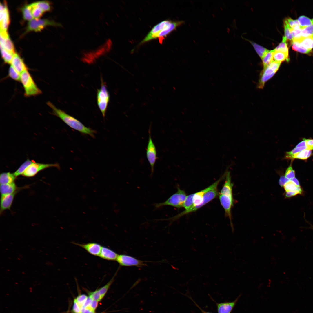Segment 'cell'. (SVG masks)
Instances as JSON below:
<instances>
[{"label": "cell", "instance_id": "cell-1", "mask_svg": "<svg viewBox=\"0 0 313 313\" xmlns=\"http://www.w3.org/2000/svg\"><path fill=\"white\" fill-rule=\"evenodd\" d=\"M47 104L52 109L53 115L60 118L70 127L82 134L89 135L93 138L94 137V134L96 133L95 130L85 126L75 118L57 108L50 102H48Z\"/></svg>", "mask_w": 313, "mask_h": 313}, {"label": "cell", "instance_id": "cell-2", "mask_svg": "<svg viewBox=\"0 0 313 313\" xmlns=\"http://www.w3.org/2000/svg\"><path fill=\"white\" fill-rule=\"evenodd\" d=\"M182 21L164 20L155 26L141 41L140 44L159 38L163 39L183 23Z\"/></svg>", "mask_w": 313, "mask_h": 313}, {"label": "cell", "instance_id": "cell-3", "mask_svg": "<svg viewBox=\"0 0 313 313\" xmlns=\"http://www.w3.org/2000/svg\"><path fill=\"white\" fill-rule=\"evenodd\" d=\"M20 81L24 88L26 97L34 96L41 93V90L37 86L28 70L21 73Z\"/></svg>", "mask_w": 313, "mask_h": 313}, {"label": "cell", "instance_id": "cell-4", "mask_svg": "<svg viewBox=\"0 0 313 313\" xmlns=\"http://www.w3.org/2000/svg\"><path fill=\"white\" fill-rule=\"evenodd\" d=\"M110 99V95L106 83L101 77V86L97 90V100L98 106L104 117H105Z\"/></svg>", "mask_w": 313, "mask_h": 313}, {"label": "cell", "instance_id": "cell-5", "mask_svg": "<svg viewBox=\"0 0 313 313\" xmlns=\"http://www.w3.org/2000/svg\"><path fill=\"white\" fill-rule=\"evenodd\" d=\"M281 63L273 61L267 67L263 68L260 74L258 85L259 89L263 88L265 83L271 78L278 70Z\"/></svg>", "mask_w": 313, "mask_h": 313}, {"label": "cell", "instance_id": "cell-6", "mask_svg": "<svg viewBox=\"0 0 313 313\" xmlns=\"http://www.w3.org/2000/svg\"><path fill=\"white\" fill-rule=\"evenodd\" d=\"M50 25L61 26V24L47 19L33 18L29 21L26 32L31 31H39L46 26Z\"/></svg>", "mask_w": 313, "mask_h": 313}, {"label": "cell", "instance_id": "cell-7", "mask_svg": "<svg viewBox=\"0 0 313 313\" xmlns=\"http://www.w3.org/2000/svg\"><path fill=\"white\" fill-rule=\"evenodd\" d=\"M148 132L149 139L146 149V154L151 167V175H152L154 172V165L157 157L156 146L151 137L150 128H149Z\"/></svg>", "mask_w": 313, "mask_h": 313}, {"label": "cell", "instance_id": "cell-8", "mask_svg": "<svg viewBox=\"0 0 313 313\" xmlns=\"http://www.w3.org/2000/svg\"><path fill=\"white\" fill-rule=\"evenodd\" d=\"M53 167L59 168V165L57 163H43L34 162L27 168L22 175L28 177H32L42 170Z\"/></svg>", "mask_w": 313, "mask_h": 313}, {"label": "cell", "instance_id": "cell-9", "mask_svg": "<svg viewBox=\"0 0 313 313\" xmlns=\"http://www.w3.org/2000/svg\"><path fill=\"white\" fill-rule=\"evenodd\" d=\"M116 261L122 266H135L141 267L146 265L143 261L126 254L118 255Z\"/></svg>", "mask_w": 313, "mask_h": 313}, {"label": "cell", "instance_id": "cell-10", "mask_svg": "<svg viewBox=\"0 0 313 313\" xmlns=\"http://www.w3.org/2000/svg\"><path fill=\"white\" fill-rule=\"evenodd\" d=\"M219 195L221 204L225 210V216L229 217L232 225L231 211L233 204V198L221 194Z\"/></svg>", "mask_w": 313, "mask_h": 313}, {"label": "cell", "instance_id": "cell-11", "mask_svg": "<svg viewBox=\"0 0 313 313\" xmlns=\"http://www.w3.org/2000/svg\"><path fill=\"white\" fill-rule=\"evenodd\" d=\"M73 243L84 248L88 253L95 256H99L102 248L100 244L96 243L80 244L74 242Z\"/></svg>", "mask_w": 313, "mask_h": 313}, {"label": "cell", "instance_id": "cell-12", "mask_svg": "<svg viewBox=\"0 0 313 313\" xmlns=\"http://www.w3.org/2000/svg\"><path fill=\"white\" fill-rule=\"evenodd\" d=\"M239 296H240L232 301L216 303L218 313H231L237 302Z\"/></svg>", "mask_w": 313, "mask_h": 313}, {"label": "cell", "instance_id": "cell-13", "mask_svg": "<svg viewBox=\"0 0 313 313\" xmlns=\"http://www.w3.org/2000/svg\"><path fill=\"white\" fill-rule=\"evenodd\" d=\"M17 192V191L12 193L1 195L0 204L1 213L5 210L10 208Z\"/></svg>", "mask_w": 313, "mask_h": 313}, {"label": "cell", "instance_id": "cell-14", "mask_svg": "<svg viewBox=\"0 0 313 313\" xmlns=\"http://www.w3.org/2000/svg\"><path fill=\"white\" fill-rule=\"evenodd\" d=\"M10 64L20 74L25 70H28L23 59L17 53L14 54Z\"/></svg>", "mask_w": 313, "mask_h": 313}, {"label": "cell", "instance_id": "cell-15", "mask_svg": "<svg viewBox=\"0 0 313 313\" xmlns=\"http://www.w3.org/2000/svg\"><path fill=\"white\" fill-rule=\"evenodd\" d=\"M0 30L7 31L9 23V13L6 4L5 3L4 8L0 10Z\"/></svg>", "mask_w": 313, "mask_h": 313}, {"label": "cell", "instance_id": "cell-16", "mask_svg": "<svg viewBox=\"0 0 313 313\" xmlns=\"http://www.w3.org/2000/svg\"><path fill=\"white\" fill-rule=\"evenodd\" d=\"M226 180L220 194L233 197L232 188L233 184L231 182V178L229 172L226 174Z\"/></svg>", "mask_w": 313, "mask_h": 313}, {"label": "cell", "instance_id": "cell-17", "mask_svg": "<svg viewBox=\"0 0 313 313\" xmlns=\"http://www.w3.org/2000/svg\"><path fill=\"white\" fill-rule=\"evenodd\" d=\"M118 255L112 250L105 247H102L99 256L100 257L109 261H116Z\"/></svg>", "mask_w": 313, "mask_h": 313}, {"label": "cell", "instance_id": "cell-18", "mask_svg": "<svg viewBox=\"0 0 313 313\" xmlns=\"http://www.w3.org/2000/svg\"><path fill=\"white\" fill-rule=\"evenodd\" d=\"M17 187L14 182L1 185L0 191L1 195L12 193L17 190Z\"/></svg>", "mask_w": 313, "mask_h": 313}, {"label": "cell", "instance_id": "cell-19", "mask_svg": "<svg viewBox=\"0 0 313 313\" xmlns=\"http://www.w3.org/2000/svg\"><path fill=\"white\" fill-rule=\"evenodd\" d=\"M0 47L7 51L14 54V45L9 37L6 38L0 37Z\"/></svg>", "mask_w": 313, "mask_h": 313}, {"label": "cell", "instance_id": "cell-20", "mask_svg": "<svg viewBox=\"0 0 313 313\" xmlns=\"http://www.w3.org/2000/svg\"><path fill=\"white\" fill-rule=\"evenodd\" d=\"M16 178L14 173L9 172L2 173L0 175V184H6L14 182Z\"/></svg>", "mask_w": 313, "mask_h": 313}, {"label": "cell", "instance_id": "cell-21", "mask_svg": "<svg viewBox=\"0 0 313 313\" xmlns=\"http://www.w3.org/2000/svg\"><path fill=\"white\" fill-rule=\"evenodd\" d=\"M297 41L300 46L307 49L311 50L313 48V36L302 38Z\"/></svg>", "mask_w": 313, "mask_h": 313}, {"label": "cell", "instance_id": "cell-22", "mask_svg": "<svg viewBox=\"0 0 313 313\" xmlns=\"http://www.w3.org/2000/svg\"><path fill=\"white\" fill-rule=\"evenodd\" d=\"M274 61L279 63L285 61L288 62L290 60L288 54L281 52L275 51L273 57Z\"/></svg>", "mask_w": 313, "mask_h": 313}, {"label": "cell", "instance_id": "cell-23", "mask_svg": "<svg viewBox=\"0 0 313 313\" xmlns=\"http://www.w3.org/2000/svg\"><path fill=\"white\" fill-rule=\"evenodd\" d=\"M275 51V49L270 51L269 50L262 59L263 68L267 67L273 61L274 55Z\"/></svg>", "mask_w": 313, "mask_h": 313}, {"label": "cell", "instance_id": "cell-24", "mask_svg": "<svg viewBox=\"0 0 313 313\" xmlns=\"http://www.w3.org/2000/svg\"><path fill=\"white\" fill-rule=\"evenodd\" d=\"M33 161L29 159H27L19 166L18 169L14 173L17 177L18 176L22 174L24 171L31 164L33 163Z\"/></svg>", "mask_w": 313, "mask_h": 313}, {"label": "cell", "instance_id": "cell-25", "mask_svg": "<svg viewBox=\"0 0 313 313\" xmlns=\"http://www.w3.org/2000/svg\"><path fill=\"white\" fill-rule=\"evenodd\" d=\"M250 41L253 45L257 53L261 59L263 58L266 53L269 50L253 42Z\"/></svg>", "mask_w": 313, "mask_h": 313}, {"label": "cell", "instance_id": "cell-26", "mask_svg": "<svg viewBox=\"0 0 313 313\" xmlns=\"http://www.w3.org/2000/svg\"><path fill=\"white\" fill-rule=\"evenodd\" d=\"M298 21L301 29H303L313 24L312 19L305 16H301L299 17Z\"/></svg>", "mask_w": 313, "mask_h": 313}, {"label": "cell", "instance_id": "cell-27", "mask_svg": "<svg viewBox=\"0 0 313 313\" xmlns=\"http://www.w3.org/2000/svg\"><path fill=\"white\" fill-rule=\"evenodd\" d=\"M21 10L23 18L25 20L30 21L34 18L30 4L25 5L22 8Z\"/></svg>", "mask_w": 313, "mask_h": 313}, {"label": "cell", "instance_id": "cell-28", "mask_svg": "<svg viewBox=\"0 0 313 313\" xmlns=\"http://www.w3.org/2000/svg\"><path fill=\"white\" fill-rule=\"evenodd\" d=\"M306 149L312 150H313V148L307 146L298 148L295 147L291 151L286 152L285 157L287 159H292V157L294 154Z\"/></svg>", "mask_w": 313, "mask_h": 313}, {"label": "cell", "instance_id": "cell-29", "mask_svg": "<svg viewBox=\"0 0 313 313\" xmlns=\"http://www.w3.org/2000/svg\"><path fill=\"white\" fill-rule=\"evenodd\" d=\"M312 150L306 149L294 154L292 157L293 159H298L302 160H305L310 157L312 154Z\"/></svg>", "mask_w": 313, "mask_h": 313}, {"label": "cell", "instance_id": "cell-30", "mask_svg": "<svg viewBox=\"0 0 313 313\" xmlns=\"http://www.w3.org/2000/svg\"><path fill=\"white\" fill-rule=\"evenodd\" d=\"M30 5L31 9L32 14L34 18H38L42 15L44 11L36 5L35 2L30 4Z\"/></svg>", "mask_w": 313, "mask_h": 313}, {"label": "cell", "instance_id": "cell-31", "mask_svg": "<svg viewBox=\"0 0 313 313\" xmlns=\"http://www.w3.org/2000/svg\"><path fill=\"white\" fill-rule=\"evenodd\" d=\"M1 55L5 63L10 64L14 54L0 47Z\"/></svg>", "mask_w": 313, "mask_h": 313}, {"label": "cell", "instance_id": "cell-32", "mask_svg": "<svg viewBox=\"0 0 313 313\" xmlns=\"http://www.w3.org/2000/svg\"><path fill=\"white\" fill-rule=\"evenodd\" d=\"M285 36H284L287 40L291 41L292 42L293 39V37L292 33V29L289 26L287 22L285 19L284 22Z\"/></svg>", "mask_w": 313, "mask_h": 313}, {"label": "cell", "instance_id": "cell-33", "mask_svg": "<svg viewBox=\"0 0 313 313\" xmlns=\"http://www.w3.org/2000/svg\"><path fill=\"white\" fill-rule=\"evenodd\" d=\"M291 43L292 49L295 51L304 54H308L311 51V50L307 49L300 46L297 41H293Z\"/></svg>", "mask_w": 313, "mask_h": 313}, {"label": "cell", "instance_id": "cell-34", "mask_svg": "<svg viewBox=\"0 0 313 313\" xmlns=\"http://www.w3.org/2000/svg\"><path fill=\"white\" fill-rule=\"evenodd\" d=\"M287 41L285 37L283 36L282 42L275 49V51L288 54V48L287 43Z\"/></svg>", "mask_w": 313, "mask_h": 313}, {"label": "cell", "instance_id": "cell-35", "mask_svg": "<svg viewBox=\"0 0 313 313\" xmlns=\"http://www.w3.org/2000/svg\"><path fill=\"white\" fill-rule=\"evenodd\" d=\"M9 77L13 80L20 81L21 74L10 65L8 72Z\"/></svg>", "mask_w": 313, "mask_h": 313}, {"label": "cell", "instance_id": "cell-36", "mask_svg": "<svg viewBox=\"0 0 313 313\" xmlns=\"http://www.w3.org/2000/svg\"><path fill=\"white\" fill-rule=\"evenodd\" d=\"M114 276H113L110 281L104 286L97 290L103 298L106 294L109 288L113 283L114 281Z\"/></svg>", "mask_w": 313, "mask_h": 313}, {"label": "cell", "instance_id": "cell-37", "mask_svg": "<svg viewBox=\"0 0 313 313\" xmlns=\"http://www.w3.org/2000/svg\"><path fill=\"white\" fill-rule=\"evenodd\" d=\"M194 195V194H192L187 196L183 205V207L185 209V210H188L192 208L193 207Z\"/></svg>", "mask_w": 313, "mask_h": 313}, {"label": "cell", "instance_id": "cell-38", "mask_svg": "<svg viewBox=\"0 0 313 313\" xmlns=\"http://www.w3.org/2000/svg\"><path fill=\"white\" fill-rule=\"evenodd\" d=\"M301 29V35L303 38L313 36V24Z\"/></svg>", "mask_w": 313, "mask_h": 313}, {"label": "cell", "instance_id": "cell-39", "mask_svg": "<svg viewBox=\"0 0 313 313\" xmlns=\"http://www.w3.org/2000/svg\"><path fill=\"white\" fill-rule=\"evenodd\" d=\"M36 5L40 8L43 11L49 10L50 6L49 3L46 1H42L35 2Z\"/></svg>", "mask_w": 313, "mask_h": 313}, {"label": "cell", "instance_id": "cell-40", "mask_svg": "<svg viewBox=\"0 0 313 313\" xmlns=\"http://www.w3.org/2000/svg\"><path fill=\"white\" fill-rule=\"evenodd\" d=\"M286 19L289 26L292 29L296 30L300 28L298 20H293L290 17Z\"/></svg>", "mask_w": 313, "mask_h": 313}, {"label": "cell", "instance_id": "cell-41", "mask_svg": "<svg viewBox=\"0 0 313 313\" xmlns=\"http://www.w3.org/2000/svg\"><path fill=\"white\" fill-rule=\"evenodd\" d=\"M89 297L92 300L98 302L100 301L103 298L100 295L97 290L89 292Z\"/></svg>", "mask_w": 313, "mask_h": 313}, {"label": "cell", "instance_id": "cell-42", "mask_svg": "<svg viewBox=\"0 0 313 313\" xmlns=\"http://www.w3.org/2000/svg\"><path fill=\"white\" fill-rule=\"evenodd\" d=\"M292 32L293 37L292 41H298L303 38L301 35V29L300 28L296 30L292 29Z\"/></svg>", "mask_w": 313, "mask_h": 313}, {"label": "cell", "instance_id": "cell-43", "mask_svg": "<svg viewBox=\"0 0 313 313\" xmlns=\"http://www.w3.org/2000/svg\"><path fill=\"white\" fill-rule=\"evenodd\" d=\"M286 192L296 191L297 186L290 180L283 186Z\"/></svg>", "mask_w": 313, "mask_h": 313}, {"label": "cell", "instance_id": "cell-44", "mask_svg": "<svg viewBox=\"0 0 313 313\" xmlns=\"http://www.w3.org/2000/svg\"><path fill=\"white\" fill-rule=\"evenodd\" d=\"M287 178L291 180L295 176V172L291 166H290L286 170L285 176Z\"/></svg>", "mask_w": 313, "mask_h": 313}, {"label": "cell", "instance_id": "cell-45", "mask_svg": "<svg viewBox=\"0 0 313 313\" xmlns=\"http://www.w3.org/2000/svg\"><path fill=\"white\" fill-rule=\"evenodd\" d=\"M88 297L85 294H81L75 299V300L79 306L81 308Z\"/></svg>", "mask_w": 313, "mask_h": 313}, {"label": "cell", "instance_id": "cell-46", "mask_svg": "<svg viewBox=\"0 0 313 313\" xmlns=\"http://www.w3.org/2000/svg\"><path fill=\"white\" fill-rule=\"evenodd\" d=\"M72 311L73 313H81V307L77 303L75 299L74 301Z\"/></svg>", "mask_w": 313, "mask_h": 313}, {"label": "cell", "instance_id": "cell-47", "mask_svg": "<svg viewBox=\"0 0 313 313\" xmlns=\"http://www.w3.org/2000/svg\"><path fill=\"white\" fill-rule=\"evenodd\" d=\"M290 180L287 178L285 176H282L280 177L279 179V183L281 186L282 187H283Z\"/></svg>", "mask_w": 313, "mask_h": 313}, {"label": "cell", "instance_id": "cell-48", "mask_svg": "<svg viewBox=\"0 0 313 313\" xmlns=\"http://www.w3.org/2000/svg\"><path fill=\"white\" fill-rule=\"evenodd\" d=\"M285 196L287 198H289L294 196L298 194L299 193L296 191L286 192Z\"/></svg>", "mask_w": 313, "mask_h": 313}, {"label": "cell", "instance_id": "cell-49", "mask_svg": "<svg viewBox=\"0 0 313 313\" xmlns=\"http://www.w3.org/2000/svg\"><path fill=\"white\" fill-rule=\"evenodd\" d=\"M81 313H95V310L90 307L81 308Z\"/></svg>", "mask_w": 313, "mask_h": 313}, {"label": "cell", "instance_id": "cell-50", "mask_svg": "<svg viewBox=\"0 0 313 313\" xmlns=\"http://www.w3.org/2000/svg\"><path fill=\"white\" fill-rule=\"evenodd\" d=\"M92 301V300L89 296L88 297L81 308L89 307Z\"/></svg>", "mask_w": 313, "mask_h": 313}, {"label": "cell", "instance_id": "cell-51", "mask_svg": "<svg viewBox=\"0 0 313 313\" xmlns=\"http://www.w3.org/2000/svg\"><path fill=\"white\" fill-rule=\"evenodd\" d=\"M98 304V301L92 300L89 307L92 309L95 310L97 307Z\"/></svg>", "mask_w": 313, "mask_h": 313}, {"label": "cell", "instance_id": "cell-52", "mask_svg": "<svg viewBox=\"0 0 313 313\" xmlns=\"http://www.w3.org/2000/svg\"><path fill=\"white\" fill-rule=\"evenodd\" d=\"M305 139L304 138L303 139V140L299 143L296 146V148L307 146Z\"/></svg>", "mask_w": 313, "mask_h": 313}, {"label": "cell", "instance_id": "cell-53", "mask_svg": "<svg viewBox=\"0 0 313 313\" xmlns=\"http://www.w3.org/2000/svg\"><path fill=\"white\" fill-rule=\"evenodd\" d=\"M307 146L313 148V139H305Z\"/></svg>", "mask_w": 313, "mask_h": 313}, {"label": "cell", "instance_id": "cell-54", "mask_svg": "<svg viewBox=\"0 0 313 313\" xmlns=\"http://www.w3.org/2000/svg\"><path fill=\"white\" fill-rule=\"evenodd\" d=\"M296 186H300V183L298 179L296 177H294L293 178L290 180Z\"/></svg>", "mask_w": 313, "mask_h": 313}, {"label": "cell", "instance_id": "cell-55", "mask_svg": "<svg viewBox=\"0 0 313 313\" xmlns=\"http://www.w3.org/2000/svg\"><path fill=\"white\" fill-rule=\"evenodd\" d=\"M193 301L194 302V303L201 310V313H212V312H206V311H205L204 310L202 309L200 307H199V306L196 303H195L194 302V301Z\"/></svg>", "mask_w": 313, "mask_h": 313}, {"label": "cell", "instance_id": "cell-56", "mask_svg": "<svg viewBox=\"0 0 313 313\" xmlns=\"http://www.w3.org/2000/svg\"><path fill=\"white\" fill-rule=\"evenodd\" d=\"M310 226L311 227H310V228H309L313 230V226L312 225H310Z\"/></svg>", "mask_w": 313, "mask_h": 313}, {"label": "cell", "instance_id": "cell-57", "mask_svg": "<svg viewBox=\"0 0 313 313\" xmlns=\"http://www.w3.org/2000/svg\"><path fill=\"white\" fill-rule=\"evenodd\" d=\"M66 313H69V311H67Z\"/></svg>", "mask_w": 313, "mask_h": 313}, {"label": "cell", "instance_id": "cell-58", "mask_svg": "<svg viewBox=\"0 0 313 313\" xmlns=\"http://www.w3.org/2000/svg\"><path fill=\"white\" fill-rule=\"evenodd\" d=\"M312 23L313 24V19H312Z\"/></svg>", "mask_w": 313, "mask_h": 313}]
</instances>
